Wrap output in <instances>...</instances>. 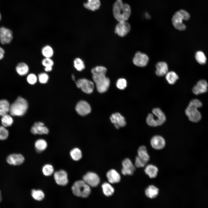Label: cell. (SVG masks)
Here are the masks:
<instances>
[{
	"instance_id": "6da1fadb",
	"label": "cell",
	"mask_w": 208,
	"mask_h": 208,
	"mask_svg": "<svg viewBox=\"0 0 208 208\" xmlns=\"http://www.w3.org/2000/svg\"><path fill=\"white\" fill-rule=\"evenodd\" d=\"M113 12L115 18L118 22L127 21L131 13L129 5L124 3L122 0L116 1L113 4Z\"/></svg>"
},
{
	"instance_id": "7a4b0ae2",
	"label": "cell",
	"mask_w": 208,
	"mask_h": 208,
	"mask_svg": "<svg viewBox=\"0 0 208 208\" xmlns=\"http://www.w3.org/2000/svg\"><path fill=\"white\" fill-rule=\"evenodd\" d=\"M202 106V102L198 99H194L190 101L185 111V114L190 120L197 122L200 120L201 115L198 108Z\"/></svg>"
},
{
	"instance_id": "3957f363",
	"label": "cell",
	"mask_w": 208,
	"mask_h": 208,
	"mask_svg": "<svg viewBox=\"0 0 208 208\" xmlns=\"http://www.w3.org/2000/svg\"><path fill=\"white\" fill-rule=\"evenodd\" d=\"M28 104L27 101L21 97H18L10 105L9 112L11 116H21L27 111Z\"/></svg>"
},
{
	"instance_id": "277c9868",
	"label": "cell",
	"mask_w": 208,
	"mask_h": 208,
	"mask_svg": "<svg viewBox=\"0 0 208 208\" xmlns=\"http://www.w3.org/2000/svg\"><path fill=\"white\" fill-rule=\"evenodd\" d=\"M153 114L148 115L146 122L147 124L152 127H157L162 125L166 121L165 115L161 109L158 108H155L152 110Z\"/></svg>"
},
{
	"instance_id": "5b68a950",
	"label": "cell",
	"mask_w": 208,
	"mask_h": 208,
	"mask_svg": "<svg viewBox=\"0 0 208 208\" xmlns=\"http://www.w3.org/2000/svg\"><path fill=\"white\" fill-rule=\"evenodd\" d=\"M190 18V14L188 12L184 10H180L173 15L172 18V22L176 29L183 31L186 29V26L183 23V21H187Z\"/></svg>"
},
{
	"instance_id": "8992f818",
	"label": "cell",
	"mask_w": 208,
	"mask_h": 208,
	"mask_svg": "<svg viewBox=\"0 0 208 208\" xmlns=\"http://www.w3.org/2000/svg\"><path fill=\"white\" fill-rule=\"evenodd\" d=\"M72 190L75 196L84 198L88 197L91 193L90 187L83 180L75 181L72 186Z\"/></svg>"
},
{
	"instance_id": "52a82bcc",
	"label": "cell",
	"mask_w": 208,
	"mask_h": 208,
	"mask_svg": "<svg viewBox=\"0 0 208 208\" xmlns=\"http://www.w3.org/2000/svg\"><path fill=\"white\" fill-rule=\"evenodd\" d=\"M75 83L78 88H80L83 92L86 93L90 94L94 90V83L87 79H79L76 81Z\"/></svg>"
},
{
	"instance_id": "ba28073f",
	"label": "cell",
	"mask_w": 208,
	"mask_h": 208,
	"mask_svg": "<svg viewBox=\"0 0 208 208\" xmlns=\"http://www.w3.org/2000/svg\"><path fill=\"white\" fill-rule=\"evenodd\" d=\"M131 26L127 21H120L116 25L115 29V33L119 36L123 37L129 32Z\"/></svg>"
},
{
	"instance_id": "9c48e42d",
	"label": "cell",
	"mask_w": 208,
	"mask_h": 208,
	"mask_svg": "<svg viewBox=\"0 0 208 208\" xmlns=\"http://www.w3.org/2000/svg\"><path fill=\"white\" fill-rule=\"evenodd\" d=\"M107 70V68L105 67L102 66H96L93 68L91 72L92 75V78L94 82L95 83L106 77L105 74Z\"/></svg>"
},
{
	"instance_id": "30bf717a",
	"label": "cell",
	"mask_w": 208,
	"mask_h": 208,
	"mask_svg": "<svg viewBox=\"0 0 208 208\" xmlns=\"http://www.w3.org/2000/svg\"><path fill=\"white\" fill-rule=\"evenodd\" d=\"M83 180L90 187L97 186L100 183V179L95 173L89 172L86 173L83 177Z\"/></svg>"
},
{
	"instance_id": "8fae6325",
	"label": "cell",
	"mask_w": 208,
	"mask_h": 208,
	"mask_svg": "<svg viewBox=\"0 0 208 208\" xmlns=\"http://www.w3.org/2000/svg\"><path fill=\"white\" fill-rule=\"evenodd\" d=\"M13 38L12 31L4 27H0V42L2 44L10 43Z\"/></svg>"
},
{
	"instance_id": "7c38bea8",
	"label": "cell",
	"mask_w": 208,
	"mask_h": 208,
	"mask_svg": "<svg viewBox=\"0 0 208 208\" xmlns=\"http://www.w3.org/2000/svg\"><path fill=\"white\" fill-rule=\"evenodd\" d=\"M148 60L149 58L146 55L140 52H138L135 54L133 61L135 65L143 67L147 64Z\"/></svg>"
},
{
	"instance_id": "4fadbf2b",
	"label": "cell",
	"mask_w": 208,
	"mask_h": 208,
	"mask_svg": "<svg viewBox=\"0 0 208 208\" xmlns=\"http://www.w3.org/2000/svg\"><path fill=\"white\" fill-rule=\"evenodd\" d=\"M54 177L56 183L60 185L65 186L68 183L67 174L63 170L55 172Z\"/></svg>"
},
{
	"instance_id": "5bb4252c",
	"label": "cell",
	"mask_w": 208,
	"mask_h": 208,
	"mask_svg": "<svg viewBox=\"0 0 208 208\" xmlns=\"http://www.w3.org/2000/svg\"><path fill=\"white\" fill-rule=\"evenodd\" d=\"M25 160V158L22 155L17 153L10 154L7 156L6 159L8 164L13 166L21 165L24 162Z\"/></svg>"
},
{
	"instance_id": "9a60e30c",
	"label": "cell",
	"mask_w": 208,
	"mask_h": 208,
	"mask_svg": "<svg viewBox=\"0 0 208 208\" xmlns=\"http://www.w3.org/2000/svg\"><path fill=\"white\" fill-rule=\"evenodd\" d=\"M75 109L78 114L85 116L89 114L91 111V108L89 104L84 101H81L77 104Z\"/></svg>"
},
{
	"instance_id": "2e32d148",
	"label": "cell",
	"mask_w": 208,
	"mask_h": 208,
	"mask_svg": "<svg viewBox=\"0 0 208 208\" xmlns=\"http://www.w3.org/2000/svg\"><path fill=\"white\" fill-rule=\"evenodd\" d=\"M122 164L123 167L121 172L123 175H131L133 174L135 170V168L129 159H125L122 161Z\"/></svg>"
},
{
	"instance_id": "e0dca14e",
	"label": "cell",
	"mask_w": 208,
	"mask_h": 208,
	"mask_svg": "<svg viewBox=\"0 0 208 208\" xmlns=\"http://www.w3.org/2000/svg\"><path fill=\"white\" fill-rule=\"evenodd\" d=\"M111 122L117 129L125 126L126 122L124 117L119 113L113 114L110 117Z\"/></svg>"
},
{
	"instance_id": "ac0fdd59",
	"label": "cell",
	"mask_w": 208,
	"mask_h": 208,
	"mask_svg": "<svg viewBox=\"0 0 208 208\" xmlns=\"http://www.w3.org/2000/svg\"><path fill=\"white\" fill-rule=\"evenodd\" d=\"M31 131L34 134H45L48 133L49 130L41 122L35 123L31 129Z\"/></svg>"
},
{
	"instance_id": "d6986e66",
	"label": "cell",
	"mask_w": 208,
	"mask_h": 208,
	"mask_svg": "<svg viewBox=\"0 0 208 208\" xmlns=\"http://www.w3.org/2000/svg\"><path fill=\"white\" fill-rule=\"evenodd\" d=\"M151 144L153 148L157 150L163 149L166 145L164 139L162 137L157 135L152 137L151 140Z\"/></svg>"
},
{
	"instance_id": "ffe728a7",
	"label": "cell",
	"mask_w": 208,
	"mask_h": 208,
	"mask_svg": "<svg viewBox=\"0 0 208 208\" xmlns=\"http://www.w3.org/2000/svg\"><path fill=\"white\" fill-rule=\"evenodd\" d=\"M207 83L205 80L199 81L193 87L192 91L196 95H198L206 92L207 91Z\"/></svg>"
},
{
	"instance_id": "44dd1931",
	"label": "cell",
	"mask_w": 208,
	"mask_h": 208,
	"mask_svg": "<svg viewBox=\"0 0 208 208\" xmlns=\"http://www.w3.org/2000/svg\"><path fill=\"white\" fill-rule=\"evenodd\" d=\"M98 91L101 93L106 92L108 90L110 84V81L109 78L106 77L105 78L95 83Z\"/></svg>"
},
{
	"instance_id": "7402d4cb",
	"label": "cell",
	"mask_w": 208,
	"mask_h": 208,
	"mask_svg": "<svg viewBox=\"0 0 208 208\" xmlns=\"http://www.w3.org/2000/svg\"><path fill=\"white\" fill-rule=\"evenodd\" d=\"M106 176L108 181L111 183H118L120 180V175L114 169H111L108 171L107 173Z\"/></svg>"
},
{
	"instance_id": "603a6c76",
	"label": "cell",
	"mask_w": 208,
	"mask_h": 208,
	"mask_svg": "<svg viewBox=\"0 0 208 208\" xmlns=\"http://www.w3.org/2000/svg\"><path fill=\"white\" fill-rule=\"evenodd\" d=\"M156 74L159 76L165 75L168 72V67L167 64L163 62H159L156 64Z\"/></svg>"
},
{
	"instance_id": "cb8c5ba5",
	"label": "cell",
	"mask_w": 208,
	"mask_h": 208,
	"mask_svg": "<svg viewBox=\"0 0 208 208\" xmlns=\"http://www.w3.org/2000/svg\"><path fill=\"white\" fill-rule=\"evenodd\" d=\"M101 5L100 0H88L87 3L83 4L84 7L92 11H95L98 10Z\"/></svg>"
},
{
	"instance_id": "d4e9b609",
	"label": "cell",
	"mask_w": 208,
	"mask_h": 208,
	"mask_svg": "<svg viewBox=\"0 0 208 208\" xmlns=\"http://www.w3.org/2000/svg\"><path fill=\"white\" fill-rule=\"evenodd\" d=\"M144 172L150 178L153 179L157 176L158 169L155 166L152 164H149L146 167Z\"/></svg>"
},
{
	"instance_id": "484cf974",
	"label": "cell",
	"mask_w": 208,
	"mask_h": 208,
	"mask_svg": "<svg viewBox=\"0 0 208 208\" xmlns=\"http://www.w3.org/2000/svg\"><path fill=\"white\" fill-rule=\"evenodd\" d=\"M159 192V189L157 187L153 185H150L146 189L145 194L148 197L153 199L157 196Z\"/></svg>"
},
{
	"instance_id": "4316f807",
	"label": "cell",
	"mask_w": 208,
	"mask_h": 208,
	"mask_svg": "<svg viewBox=\"0 0 208 208\" xmlns=\"http://www.w3.org/2000/svg\"><path fill=\"white\" fill-rule=\"evenodd\" d=\"M10 105L6 100H0V116L1 117L6 115L9 112Z\"/></svg>"
},
{
	"instance_id": "83f0119b",
	"label": "cell",
	"mask_w": 208,
	"mask_h": 208,
	"mask_svg": "<svg viewBox=\"0 0 208 208\" xmlns=\"http://www.w3.org/2000/svg\"><path fill=\"white\" fill-rule=\"evenodd\" d=\"M17 73L20 76H23L27 74L29 69L28 65L24 62L19 63L16 68Z\"/></svg>"
},
{
	"instance_id": "f1b7e54d",
	"label": "cell",
	"mask_w": 208,
	"mask_h": 208,
	"mask_svg": "<svg viewBox=\"0 0 208 208\" xmlns=\"http://www.w3.org/2000/svg\"><path fill=\"white\" fill-rule=\"evenodd\" d=\"M138 156L141 159L147 162L149 160L150 156L145 146H140L138 150Z\"/></svg>"
},
{
	"instance_id": "f546056e",
	"label": "cell",
	"mask_w": 208,
	"mask_h": 208,
	"mask_svg": "<svg viewBox=\"0 0 208 208\" xmlns=\"http://www.w3.org/2000/svg\"><path fill=\"white\" fill-rule=\"evenodd\" d=\"M42 63L45 67L44 70L46 72H50L52 70L54 62L51 58L44 57L42 60Z\"/></svg>"
},
{
	"instance_id": "4dcf8cb0",
	"label": "cell",
	"mask_w": 208,
	"mask_h": 208,
	"mask_svg": "<svg viewBox=\"0 0 208 208\" xmlns=\"http://www.w3.org/2000/svg\"><path fill=\"white\" fill-rule=\"evenodd\" d=\"M103 192L104 194L107 196H112L114 193L113 187L108 183H105L102 186Z\"/></svg>"
},
{
	"instance_id": "1f68e13d",
	"label": "cell",
	"mask_w": 208,
	"mask_h": 208,
	"mask_svg": "<svg viewBox=\"0 0 208 208\" xmlns=\"http://www.w3.org/2000/svg\"><path fill=\"white\" fill-rule=\"evenodd\" d=\"M165 75L166 80L170 84H174L179 78L178 75L174 71L168 72Z\"/></svg>"
},
{
	"instance_id": "d6a6232c",
	"label": "cell",
	"mask_w": 208,
	"mask_h": 208,
	"mask_svg": "<svg viewBox=\"0 0 208 208\" xmlns=\"http://www.w3.org/2000/svg\"><path fill=\"white\" fill-rule=\"evenodd\" d=\"M41 52L43 56L46 58H51L54 54L53 49L51 46L49 45L44 46L42 48Z\"/></svg>"
},
{
	"instance_id": "836d02e7",
	"label": "cell",
	"mask_w": 208,
	"mask_h": 208,
	"mask_svg": "<svg viewBox=\"0 0 208 208\" xmlns=\"http://www.w3.org/2000/svg\"><path fill=\"white\" fill-rule=\"evenodd\" d=\"M31 195L33 198L36 200L40 201L42 200L44 197V194L41 190H36L33 189L31 192Z\"/></svg>"
},
{
	"instance_id": "e575fe53",
	"label": "cell",
	"mask_w": 208,
	"mask_h": 208,
	"mask_svg": "<svg viewBox=\"0 0 208 208\" xmlns=\"http://www.w3.org/2000/svg\"><path fill=\"white\" fill-rule=\"evenodd\" d=\"M70 155L74 160L78 161L82 157V152L79 148H76L72 149L70 152Z\"/></svg>"
},
{
	"instance_id": "d590c367",
	"label": "cell",
	"mask_w": 208,
	"mask_h": 208,
	"mask_svg": "<svg viewBox=\"0 0 208 208\" xmlns=\"http://www.w3.org/2000/svg\"><path fill=\"white\" fill-rule=\"evenodd\" d=\"M1 121L3 126L5 127L10 126L13 122L11 116L8 114L2 117Z\"/></svg>"
},
{
	"instance_id": "8d00e7d4",
	"label": "cell",
	"mask_w": 208,
	"mask_h": 208,
	"mask_svg": "<svg viewBox=\"0 0 208 208\" xmlns=\"http://www.w3.org/2000/svg\"><path fill=\"white\" fill-rule=\"evenodd\" d=\"M35 147L38 151H41L45 150L47 146L46 142L43 139L37 140L35 144Z\"/></svg>"
},
{
	"instance_id": "74e56055",
	"label": "cell",
	"mask_w": 208,
	"mask_h": 208,
	"mask_svg": "<svg viewBox=\"0 0 208 208\" xmlns=\"http://www.w3.org/2000/svg\"><path fill=\"white\" fill-rule=\"evenodd\" d=\"M73 65L75 68L79 71H82L85 67L83 61L79 57L76 58L74 60Z\"/></svg>"
},
{
	"instance_id": "f35d334b",
	"label": "cell",
	"mask_w": 208,
	"mask_h": 208,
	"mask_svg": "<svg viewBox=\"0 0 208 208\" xmlns=\"http://www.w3.org/2000/svg\"><path fill=\"white\" fill-rule=\"evenodd\" d=\"M195 58L197 61L200 64H205L207 59L204 53L202 51H197L195 54Z\"/></svg>"
},
{
	"instance_id": "ab89813d",
	"label": "cell",
	"mask_w": 208,
	"mask_h": 208,
	"mask_svg": "<svg viewBox=\"0 0 208 208\" xmlns=\"http://www.w3.org/2000/svg\"><path fill=\"white\" fill-rule=\"evenodd\" d=\"M43 174L46 176L51 175L54 172L53 166L51 164H47L44 166L42 168Z\"/></svg>"
},
{
	"instance_id": "60d3db41",
	"label": "cell",
	"mask_w": 208,
	"mask_h": 208,
	"mask_svg": "<svg viewBox=\"0 0 208 208\" xmlns=\"http://www.w3.org/2000/svg\"><path fill=\"white\" fill-rule=\"evenodd\" d=\"M49 79V75L45 73H42L39 74L38 77V79L39 82L42 84L47 83Z\"/></svg>"
},
{
	"instance_id": "b9f144b4",
	"label": "cell",
	"mask_w": 208,
	"mask_h": 208,
	"mask_svg": "<svg viewBox=\"0 0 208 208\" xmlns=\"http://www.w3.org/2000/svg\"><path fill=\"white\" fill-rule=\"evenodd\" d=\"M127 83L126 80L124 78H120L116 83L117 88L120 90L124 89L127 86Z\"/></svg>"
},
{
	"instance_id": "7bdbcfd3",
	"label": "cell",
	"mask_w": 208,
	"mask_h": 208,
	"mask_svg": "<svg viewBox=\"0 0 208 208\" xmlns=\"http://www.w3.org/2000/svg\"><path fill=\"white\" fill-rule=\"evenodd\" d=\"M9 132L8 130L3 126H0V140H4L8 138Z\"/></svg>"
},
{
	"instance_id": "ee69618b",
	"label": "cell",
	"mask_w": 208,
	"mask_h": 208,
	"mask_svg": "<svg viewBox=\"0 0 208 208\" xmlns=\"http://www.w3.org/2000/svg\"><path fill=\"white\" fill-rule=\"evenodd\" d=\"M38 77L34 74L30 73L27 77V81L31 85H34L38 81Z\"/></svg>"
},
{
	"instance_id": "f6af8a7d",
	"label": "cell",
	"mask_w": 208,
	"mask_h": 208,
	"mask_svg": "<svg viewBox=\"0 0 208 208\" xmlns=\"http://www.w3.org/2000/svg\"><path fill=\"white\" fill-rule=\"evenodd\" d=\"M147 162L140 159L138 156L136 157L135 161V165L138 168L144 167Z\"/></svg>"
},
{
	"instance_id": "bcb514c9",
	"label": "cell",
	"mask_w": 208,
	"mask_h": 208,
	"mask_svg": "<svg viewBox=\"0 0 208 208\" xmlns=\"http://www.w3.org/2000/svg\"><path fill=\"white\" fill-rule=\"evenodd\" d=\"M4 54V50L3 48L0 47V60L3 58Z\"/></svg>"
},
{
	"instance_id": "7dc6e473",
	"label": "cell",
	"mask_w": 208,
	"mask_h": 208,
	"mask_svg": "<svg viewBox=\"0 0 208 208\" xmlns=\"http://www.w3.org/2000/svg\"><path fill=\"white\" fill-rule=\"evenodd\" d=\"M2 197L1 194V192L0 190V203L1 202L2 200Z\"/></svg>"
},
{
	"instance_id": "c3c4849f",
	"label": "cell",
	"mask_w": 208,
	"mask_h": 208,
	"mask_svg": "<svg viewBox=\"0 0 208 208\" xmlns=\"http://www.w3.org/2000/svg\"><path fill=\"white\" fill-rule=\"evenodd\" d=\"M72 78L73 80L75 81V76L74 75H72Z\"/></svg>"
},
{
	"instance_id": "681fc988",
	"label": "cell",
	"mask_w": 208,
	"mask_h": 208,
	"mask_svg": "<svg viewBox=\"0 0 208 208\" xmlns=\"http://www.w3.org/2000/svg\"><path fill=\"white\" fill-rule=\"evenodd\" d=\"M1 15L0 13V21H1Z\"/></svg>"
}]
</instances>
